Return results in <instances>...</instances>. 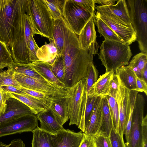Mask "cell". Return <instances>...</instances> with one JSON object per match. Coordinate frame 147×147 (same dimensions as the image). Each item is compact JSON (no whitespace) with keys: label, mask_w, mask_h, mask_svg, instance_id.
Segmentation results:
<instances>
[{"label":"cell","mask_w":147,"mask_h":147,"mask_svg":"<svg viewBox=\"0 0 147 147\" xmlns=\"http://www.w3.org/2000/svg\"><path fill=\"white\" fill-rule=\"evenodd\" d=\"M99 47L98 58L105 72L112 70L115 73L119 68L128 65L132 55L129 45L120 42L104 40Z\"/></svg>","instance_id":"3"},{"label":"cell","mask_w":147,"mask_h":147,"mask_svg":"<svg viewBox=\"0 0 147 147\" xmlns=\"http://www.w3.org/2000/svg\"><path fill=\"white\" fill-rule=\"evenodd\" d=\"M131 24L141 52L147 53V0L127 1Z\"/></svg>","instance_id":"4"},{"label":"cell","mask_w":147,"mask_h":147,"mask_svg":"<svg viewBox=\"0 0 147 147\" xmlns=\"http://www.w3.org/2000/svg\"><path fill=\"white\" fill-rule=\"evenodd\" d=\"M49 40V43L45 42L44 45L39 48L36 55L38 61L51 64L58 55L57 51L53 40Z\"/></svg>","instance_id":"26"},{"label":"cell","mask_w":147,"mask_h":147,"mask_svg":"<svg viewBox=\"0 0 147 147\" xmlns=\"http://www.w3.org/2000/svg\"><path fill=\"white\" fill-rule=\"evenodd\" d=\"M95 9L97 11L112 13L124 22L131 24L127 4L125 0L117 1L116 4L108 6L96 5L95 7Z\"/></svg>","instance_id":"19"},{"label":"cell","mask_w":147,"mask_h":147,"mask_svg":"<svg viewBox=\"0 0 147 147\" xmlns=\"http://www.w3.org/2000/svg\"><path fill=\"white\" fill-rule=\"evenodd\" d=\"M119 86V77L117 75L114 73L112 76L110 80L109 88L107 95L112 97L116 100Z\"/></svg>","instance_id":"42"},{"label":"cell","mask_w":147,"mask_h":147,"mask_svg":"<svg viewBox=\"0 0 147 147\" xmlns=\"http://www.w3.org/2000/svg\"><path fill=\"white\" fill-rule=\"evenodd\" d=\"M0 147H26L23 141L20 138L15 139L12 140L8 144H5L0 141Z\"/></svg>","instance_id":"49"},{"label":"cell","mask_w":147,"mask_h":147,"mask_svg":"<svg viewBox=\"0 0 147 147\" xmlns=\"http://www.w3.org/2000/svg\"><path fill=\"white\" fill-rule=\"evenodd\" d=\"M32 132V147H51V134L42 130L38 126Z\"/></svg>","instance_id":"29"},{"label":"cell","mask_w":147,"mask_h":147,"mask_svg":"<svg viewBox=\"0 0 147 147\" xmlns=\"http://www.w3.org/2000/svg\"><path fill=\"white\" fill-rule=\"evenodd\" d=\"M138 92L135 90H131L130 92V109L129 120L124 130L123 134H125L126 140L127 139L131 127L132 115L134 109Z\"/></svg>","instance_id":"39"},{"label":"cell","mask_w":147,"mask_h":147,"mask_svg":"<svg viewBox=\"0 0 147 147\" xmlns=\"http://www.w3.org/2000/svg\"><path fill=\"white\" fill-rule=\"evenodd\" d=\"M26 94H28L37 99L47 101L50 96L44 93L34 90L23 88H20Z\"/></svg>","instance_id":"45"},{"label":"cell","mask_w":147,"mask_h":147,"mask_svg":"<svg viewBox=\"0 0 147 147\" xmlns=\"http://www.w3.org/2000/svg\"><path fill=\"white\" fill-rule=\"evenodd\" d=\"M95 97H88L83 114L80 129L84 133L85 129L90 119L92 112Z\"/></svg>","instance_id":"38"},{"label":"cell","mask_w":147,"mask_h":147,"mask_svg":"<svg viewBox=\"0 0 147 147\" xmlns=\"http://www.w3.org/2000/svg\"><path fill=\"white\" fill-rule=\"evenodd\" d=\"M106 97L113 121V127L115 131L119 133V116L117 103L115 100L112 97L107 95Z\"/></svg>","instance_id":"37"},{"label":"cell","mask_w":147,"mask_h":147,"mask_svg":"<svg viewBox=\"0 0 147 147\" xmlns=\"http://www.w3.org/2000/svg\"><path fill=\"white\" fill-rule=\"evenodd\" d=\"M99 47L96 41L87 50L81 49L77 35L65 21L64 43L61 55L65 68V87H71L86 77L89 65L93 62Z\"/></svg>","instance_id":"1"},{"label":"cell","mask_w":147,"mask_h":147,"mask_svg":"<svg viewBox=\"0 0 147 147\" xmlns=\"http://www.w3.org/2000/svg\"><path fill=\"white\" fill-rule=\"evenodd\" d=\"M95 25L96 26L100 36H103L105 40L116 41L123 43L117 35L104 22L95 15Z\"/></svg>","instance_id":"31"},{"label":"cell","mask_w":147,"mask_h":147,"mask_svg":"<svg viewBox=\"0 0 147 147\" xmlns=\"http://www.w3.org/2000/svg\"><path fill=\"white\" fill-rule=\"evenodd\" d=\"M13 62L9 46L0 40V69L7 67Z\"/></svg>","instance_id":"35"},{"label":"cell","mask_w":147,"mask_h":147,"mask_svg":"<svg viewBox=\"0 0 147 147\" xmlns=\"http://www.w3.org/2000/svg\"><path fill=\"white\" fill-rule=\"evenodd\" d=\"M102 116V98L97 97L94 101L89 121L84 133L87 135L94 136L98 131L101 126Z\"/></svg>","instance_id":"17"},{"label":"cell","mask_w":147,"mask_h":147,"mask_svg":"<svg viewBox=\"0 0 147 147\" xmlns=\"http://www.w3.org/2000/svg\"><path fill=\"white\" fill-rule=\"evenodd\" d=\"M142 140L143 147H147V115L144 117L142 123Z\"/></svg>","instance_id":"48"},{"label":"cell","mask_w":147,"mask_h":147,"mask_svg":"<svg viewBox=\"0 0 147 147\" xmlns=\"http://www.w3.org/2000/svg\"><path fill=\"white\" fill-rule=\"evenodd\" d=\"M80 7L91 14H95V3L94 0H73Z\"/></svg>","instance_id":"44"},{"label":"cell","mask_w":147,"mask_h":147,"mask_svg":"<svg viewBox=\"0 0 147 147\" xmlns=\"http://www.w3.org/2000/svg\"><path fill=\"white\" fill-rule=\"evenodd\" d=\"M5 92L13 93L20 94H25L26 93L23 91L13 86H4L1 87Z\"/></svg>","instance_id":"51"},{"label":"cell","mask_w":147,"mask_h":147,"mask_svg":"<svg viewBox=\"0 0 147 147\" xmlns=\"http://www.w3.org/2000/svg\"><path fill=\"white\" fill-rule=\"evenodd\" d=\"M95 16L109 27L123 43L129 45L136 41V32L131 24L125 23L108 12L97 11Z\"/></svg>","instance_id":"9"},{"label":"cell","mask_w":147,"mask_h":147,"mask_svg":"<svg viewBox=\"0 0 147 147\" xmlns=\"http://www.w3.org/2000/svg\"><path fill=\"white\" fill-rule=\"evenodd\" d=\"M13 76L22 88L41 92L51 96H65L68 89L45 82L40 80L15 72Z\"/></svg>","instance_id":"11"},{"label":"cell","mask_w":147,"mask_h":147,"mask_svg":"<svg viewBox=\"0 0 147 147\" xmlns=\"http://www.w3.org/2000/svg\"><path fill=\"white\" fill-rule=\"evenodd\" d=\"M16 0H0V40L10 47L12 42Z\"/></svg>","instance_id":"7"},{"label":"cell","mask_w":147,"mask_h":147,"mask_svg":"<svg viewBox=\"0 0 147 147\" xmlns=\"http://www.w3.org/2000/svg\"><path fill=\"white\" fill-rule=\"evenodd\" d=\"M79 147H96L94 136L87 135L84 133L83 138Z\"/></svg>","instance_id":"47"},{"label":"cell","mask_w":147,"mask_h":147,"mask_svg":"<svg viewBox=\"0 0 147 147\" xmlns=\"http://www.w3.org/2000/svg\"><path fill=\"white\" fill-rule=\"evenodd\" d=\"M84 136L81 131L78 132L65 129L51 134V147H79Z\"/></svg>","instance_id":"15"},{"label":"cell","mask_w":147,"mask_h":147,"mask_svg":"<svg viewBox=\"0 0 147 147\" xmlns=\"http://www.w3.org/2000/svg\"><path fill=\"white\" fill-rule=\"evenodd\" d=\"M86 86V77L68 87L69 125H75L80 129L82 117L83 98Z\"/></svg>","instance_id":"6"},{"label":"cell","mask_w":147,"mask_h":147,"mask_svg":"<svg viewBox=\"0 0 147 147\" xmlns=\"http://www.w3.org/2000/svg\"><path fill=\"white\" fill-rule=\"evenodd\" d=\"M95 3H97L100 6H108L114 5L116 0H94Z\"/></svg>","instance_id":"52"},{"label":"cell","mask_w":147,"mask_h":147,"mask_svg":"<svg viewBox=\"0 0 147 147\" xmlns=\"http://www.w3.org/2000/svg\"><path fill=\"white\" fill-rule=\"evenodd\" d=\"M6 93L0 87V116L4 113L6 108V101L7 99Z\"/></svg>","instance_id":"50"},{"label":"cell","mask_w":147,"mask_h":147,"mask_svg":"<svg viewBox=\"0 0 147 147\" xmlns=\"http://www.w3.org/2000/svg\"><path fill=\"white\" fill-rule=\"evenodd\" d=\"M6 104L5 111L0 116V125L23 116L35 114L30 108L14 98H8Z\"/></svg>","instance_id":"14"},{"label":"cell","mask_w":147,"mask_h":147,"mask_svg":"<svg viewBox=\"0 0 147 147\" xmlns=\"http://www.w3.org/2000/svg\"><path fill=\"white\" fill-rule=\"evenodd\" d=\"M7 67L10 68L13 72L23 74L51 84L31 68L29 64H22L13 62L9 65Z\"/></svg>","instance_id":"30"},{"label":"cell","mask_w":147,"mask_h":147,"mask_svg":"<svg viewBox=\"0 0 147 147\" xmlns=\"http://www.w3.org/2000/svg\"><path fill=\"white\" fill-rule=\"evenodd\" d=\"M38 126L36 115L23 116L0 125V138L7 136L32 132Z\"/></svg>","instance_id":"12"},{"label":"cell","mask_w":147,"mask_h":147,"mask_svg":"<svg viewBox=\"0 0 147 147\" xmlns=\"http://www.w3.org/2000/svg\"><path fill=\"white\" fill-rule=\"evenodd\" d=\"M95 15V14L86 24L79 35L78 39L81 49L87 50L92 43L96 41L94 22Z\"/></svg>","instance_id":"21"},{"label":"cell","mask_w":147,"mask_h":147,"mask_svg":"<svg viewBox=\"0 0 147 147\" xmlns=\"http://www.w3.org/2000/svg\"><path fill=\"white\" fill-rule=\"evenodd\" d=\"M147 65V54L141 52L133 57L127 65L133 70L137 77L142 78V71Z\"/></svg>","instance_id":"32"},{"label":"cell","mask_w":147,"mask_h":147,"mask_svg":"<svg viewBox=\"0 0 147 147\" xmlns=\"http://www.w3.org/2000/svg\"><path fill=\"white\" fill-rule=\"evenodd\" d=\"M31 68L35 70L49 83L67 89L64 84L59 80L53 73L51 64L38 61L29 64Z\"/></svg>","instance_id":"20"},{"label":"cell","mask_w":147,"mask_h":147,"mask_svg":"<svg viewBox=\"0 0 147 147\" xmlns=\"http://www.w3.org/2000/svg\"><path fill=\"white\" fill-rule=\"evenodd\" d=\"M109 137L112 147H125L123 137L116 132L113 127L111 131Z\"/></svg>","instance_id":"41"},{"label":"cell","mask_w":147,"mask_h":147,"mask_svg":"<svg viewBox=\"0 0 147 147\" xmlns=\"http://www.w3.org/2000/svg\"><path fill=\"white\" fill-rule=\"evenodd\" d=\"M69 95L50 96L46 101L48 108L58 123L63 125L69 119L68 99Z\"/></svg>","instance_id":"16"},{"label":"cell","mask_w":147,"mask_h":147,"mask_svg":"<svg viewBox=\"0 0 147 147\" xmlns=\"http://www.w3.org/2000/svg\"><path fill=\"white\" fill-rule=\"evenodd\" d=\"M13 38L10 47L14 62L22 64L31 63L29 59V42L35 34L28 0H16Z\"/></svg>","instance_id":"2"},{"label":"cell","mask_w":147,"mask_h":147,"mask_svg":"<svg viewBox=\"0 0 147 147\" xmlns=\"http://www.w3.org/2000/svg\"><path fill=\"white\" fill-rule=\"evenodd\" d=\"M35 34L53 40L54 19L44 0H28Z\"/></svg>","instance_id":"5"},{"label":"cell","mask_w":147,"mask_h":147,"mask_svg":"<svg viewBox=\"0 0 147 147\" xmlns=\"http://www.w3.org/2000/svg\"><path fill=\"white\" fill-rule=\"evenodd\" d=\"M33 36H31L29 42V57L31 63L38 61L36 54L39 47L37 44Z\"/></svg>","instance_id":"43"},{"label":"cell","mask_w":147,"mask_h":147,"mask_svg":"<svg viewBox=\"0 0 147 147\" xmlns=\"http://www.w3.org/2000/svg\"><path fill=\"white\" fill-rule=\"evenodd\" d=\"M102 102L103 111L102 122L101 126L97 133L103 134L109 137L113 125L106 97L102 98Z\"/></svg>","instance_id":"28"},{"label":"cell","mask_w":147,"mask_h":147,"mask_svg":"<svg viewBox=\"0 0 147 147\" xmlns=\"http://www.w3.org/2000/svg\"><path fill=\"white\" fill-rule=\"evenodd\" d=\"M51 65L53 73L57 78L64 84L65 70L62 55H58Z\"/></svg>","instance_id":"34"},{"label":"cell","mask_w":147,"mask_h":147,"mask_svg":"<svg viewBox=\"0 0 147 147\" xmlns=\"http://www.w3.org/2000/svg\"><path fill=\"white\" fill-rule=\"evenodd\" d=\"M142 78L147 82V65L144 68L142 72Z\"/></svg>","instance_id":"53"},{"label":"cell","mask_w":147,"mask_h":147,"mask_svg":"<svg viewBox=\"0 0 147 147\" xmlns=\"http://www.w3.org/2000/svg\"><path fill=\"white\" fill-rule=\"evenodd\" d=\"M65 20L63 18L54 20L53 39L57 51L58 55L62 54L64 43Z\"/></svg>","instance_id":"24"},{"label":"cell","mask_w":147,"mask_h":147,"mask_svg":"<svg viewBox=\"0 0 147 147\" xmlns=\"http://www.w3.org/2000/svg\"><path fill=\"white\" fill-rule=\"evenodd\" d=\"M135 90L138 92H144L147 96V82L143 79L137 77L136 78V87Z\"/></svg>","instance_id":"46"},{"label":"cell","mask_w":147,"mask_h":147,"mask_svg":"<svg viewBox=\"0 0 147 147\" xmlns=\"http://www.w3.org/2000/svg\"><path fill=\"white\" fill-rule=\"evenodd\" d=\"M54 20L63 17L66 0H44Z\"/></svg>","instance_id":"33"},{"label":"cell","mask_w":147,"mask_h":147,"mask_svg":"<svg viewBox=\"0 0 147 147\" xmlns=\"http://www.w3.org/2000/svg\"><path fill=\"white\" fill-rule=\"evenodd\" d=\"M6 93L7 97L13 98L19 100L30 108L37 115L48 108L46 101L34 98L28 94H20L10 92Z\"/></svg>","instance_id":"23"},{"label":"cell","mask_w":147,"mask_h":147,"mask_svg":"<svg viewBox=\"0 0 147 147\" xmlns=\"http://www.w3.org/2000/svg\"><path fill=\"white\" fill-rule=\"evenodd\" d=\"M145 103L144 96L138 93L133 111L129 136L125 143V147H143L142 123Z\"/></svg>","instance_id":"10"},{"label":"cell","mask_w":147,"mask_h":147,"mask_svg":"<svg viewBox=\"0 0 147 147\" xmlns=\"http://www.w3.org/2000/svg\"><path fill=\"white\" fill-rule=\"evenodd\" d=\"M94 142L96 147H112L109 137L100 133L94 136Z\"/></svg>","instance_id":"40"},{"label":"cell","mask_w":147,"mask_h":147,"mask_svg":"<svg viewBox=\"0 0 147 147\" xmlns=\"http://www.w3.org/2000/svg\"><path fill=\"white\" fill-rule=\"evenodd\" d=\"M114 73L112 70L100 75L92 87L88 96L102 98L106 97L108 92L111 77Z\"/></svg>","instance_id":"22"},{"label":"cell","mask_w":147,"mask_h":147,"mask_svg":"<svg viewBox=\"0 0 147 147\" xmlns=\"http://www.w3.org/2000/svg\"><path fill=\"white\" fill-rule=\"evenodd\" d=\"M119 88L116 101L119 112L118 132L120 136L123 137L129 116L130 91L125 86L119 77Z\"/></svg>","instance_id":"13"},{"label":"cell","mask_w":147,"mask_h":147,"mask_svg":"<svg viewBox=\"0 0 147 147\" xmlns=\"http://www.w3.org/2000/svg\"><path fill=\"white\" fill-rule=\"evenodd\" d=\"M40 123V129L51 134H55L64 128L57 121L51 111L48 108L37 115Z\"/></svg>","instance_id":"18"},{"label":"cell","mask_w":147,"mask_h":147,"mask_svg":"<svg viewBox=\"0 0 147 147\" xmlns=\"http://www.w3.org/2000/svg\"><path fill=\"white\" fill-rule=\"evenodd\" d=\"M115 74L129 90H135L137 76L131 68L128 65L122 66L116 70Z\"/></svg>","instance_id":"25"},{"label":"cell","mask_w":147,"mask_h":147,"mask_svg":"<svg viewBox=\"0 0 147 147\" xmlns=\"http://www.w3.org/2000/svg\"><path fill=\"white\" fill-rule=\"evenodd\" d=\"M7 68V70L0 71V87L11 86L21 88V85L13 77V72L10 68Z\"/></svg>","instance_id":"36"},{"label":"cell","mask_w":147,"mask_h":147,"mask_svg":"<svg viewBox=\"0 0 147 147\" xmlns=\"http://www.w3.org/2000/svg\"><path fill=\"white\" fill-rule=\"evenodd\" d=\"M95 14H91L73 0L65 1L63 17L69 28L76 34H80L84 26Z\"/></svg>","instance_id":"8"},{"label":"cell","mask_w":147,"mask_h":147,"mask_svg":"<svg viewBox=\"0 0 147 147\" xmlns=\"http://www.w3.org/2000/svg\"><path fill=\"white\" fill-rule=\"evenodd\" d=\"M98 71L96 69V66L93 62L91 63L88 67L86 76V86L83 98L82 111H84L91 88L98 79Z\"/></svg>","instance_id":"27"}]
</instances>
